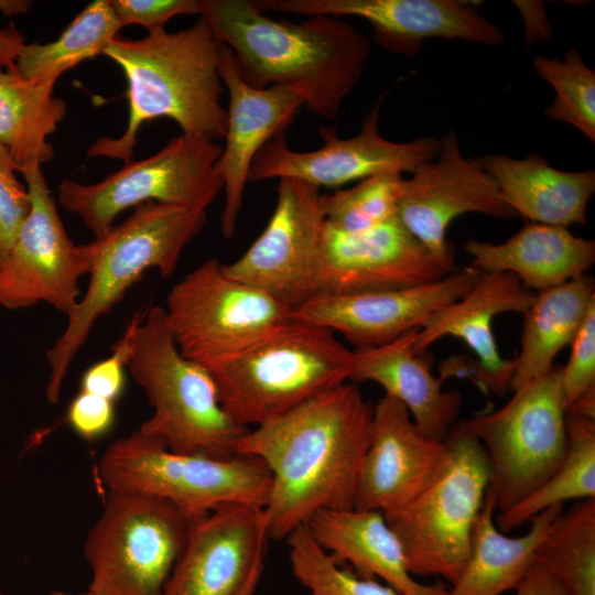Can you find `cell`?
Masks as SVG:
<instances>
[{"label":"cell","mask_w":595,"mask_h":595,"mask_svg":"<svg viewBox=\"0 0 595 595\" xmlns=\"http://www.w3.org/2000/svg\"><path fill=\"white\" fill-rule=\"evenodd\" d=\"M374 407L345 381L240 437L236 454L262 459L272 476L269 538L286 539L318 511L354 509Z\"/></svg>","instance_id":"cell-1"},{"label":"cell","mask_w":595,"mask_h":595,"mask_svg":"<svg viewBox=\"0 0 595 595\" xmlns=\"http://www.w3.org/2000/svg\"><path fill=\"white\" fill-rule=\"evenodd\" d=\"M199 17L230 48L248 85L289 87L328 120L358 85L371 52V41L339 18L275 20L250 0H202Z\"/></svg>","instance_id":"cell-2"},{"label":"cell","mask_w":595,"mask_h":595,"mask_svg":"<svg viewBox=\"0 0 595 595\" xmlns=\"http://www.w3.org/2000/svg\"><path fill=\"white\" fill-rule=\"evenodd\" d=\"M104 55L125 73L129 117L120 137H101L88 148V156L132 160L141 126L160 117L175 121L184 134L213 141L225 138L219 41L204 18L176 32L116 37Z\"/></svg>","instance_id":"cell-3"},{"label":"cell","mask_w":595,"mask_h":595,"mask_svg":"<svg viewBox=\"0 0 595 595\" xmlns=\"http://www.w3.org/2000/svg\"><path fill=\"white\" fill-rule=\"evenodd\" d=\"M206 210L145 202L123 221L86 244L88 285L64 332L46 351L50 367L46 400L56 404L63 382L96 322L107 314L142 278L156 269L166 278L176 269L184 247L203 229Z\"/></svg>","instance_id":"cell-4"},{"label":"cell","mask_w":595,"mask_h":595,"mask_svg":"<svg viewBox=\"0 0 595 595\" xmlns=\"http://www.w3.org/2000/svg\"><path fill=\"white\" fill-rule=\"evenodd\" d=\"M354 350L332 331L291 317L205 368L228 415L250 429L350 379Z\"/></svg>","instance_id":"cell-5"},{"label":"cell","mask_w":595,"mask_h":595,"mask_svg":"<svg viewBox=\"0 0 595 595\" xmlns=\"http://www.w3.org/2000/svg\"><path fill=\"white\" fill-rule=\"evenodd\" d=\"M128 369L153 408L139 428L142 433L175 453L236 454L249 429L224 410L209 371L181 354L164 307H148L136 331Z\"/></svg>","instance_id":"cell-6"},{"label":"cell","mask_w":595,"mask_h":595,"mask_svg":"<svg viewBox=\"0 0 595 595\" xmlns=\"http://www.w3.org/2000/svg\"><path fill=\"white\" fill-rule=\"evenodd\" d=\"M98 475L108 489L163 498L195 518L226 504L264 508L272 485L256 456L175 453L139 429L107 447Z\"/></svg>","instance_id":"cell-7"},{"label":"cell","mask_w":595,"mask_h":595,"mask_svg":"<svg viewBox=\"0 0 595 595\" xmlns=\"http://www.w3.org/2000/svg\"><path fill=\"white\" fill-rule=\"evenodd\" d=\"M447 461L436 479L385 520L398 538L412 575L441 576L451 585L464 569L489 485V463L464 422L443 439Z\"/></svg>","instance_id":"cell-8"},{"label":"cell","mask_w":595,"mask_h":595,"mask_svg":"<svg viewBox=\"0 0 595 595\" xmlns=\"http://www.w3.org/2000/svg\"><path fill=\"white\" fill-rule=\"evenodd\" d=\"M198 518V517H197ZM169 500L109 489L84 541L95 595H162L195 521Z\"/></svg>","instance_id":"cell-9"},{"label":"cell","mask_w":595,"mask_h":595,"mask_svg":"<svg viewBox=\"0 0 595 595\" xmlns=\"http://www.w3.org/2000/svg\"><path fill=\"white\" fill-rule=\"evenodd\" d=\"M566 403L561 366L513 391L500 409L464 422L489 463L488 489L505 511L531 495L567 452Z\"/></svg>","instance_id":"cell-10"},{"label":"cell","mask_w":595,"mask_h":595,"mask_svg":"<svg viewBox=\"0 0 595 595\" xmlns=\"http://www.w3.org/2000/svg\"><path fill=\"white\" fill-rule=\"evenodd\" d=\"M221 150L213 140L182 133L156 153L127 161L96 183L63 180L57 202L95 238L110 229L119 214L145 202L206 210L224 187L216 167Z\"/></svg>","instance_id":"cell-11"},{"label":"cell","mask_w":595,"mask_h":595,"mask_svg":"<svg viewBox=\"0 0 595 595\" xmlns=\"http://www.w3.org/2000/svg\"><path fill=\"white\" fill-rule=\"evenodd\" d=\"M165 315L181 354L206 367L291 320L292 309L208 259L176 282Z\"/></svg>","instance_id":"cell-12"},{"label":"cell","mask_w":595,"mask_h":595,"mask_svg":"<svg viewBox=\"0 0 595 595\" xmlns=\"http://www.w3.org/2000/svg\"><path fill=\"white\" fill-rule=\"evenodd\" d=\"M21 174L31 209L0 266V306L15 311L46 303L68 316L89 271L88 252L69 238L42 169Z\"/></svg>","instance_id":"cell-13"},{"label":"cell","mask_w":595,"mask_h":595,"mask_svg":"<svg viewBox=\"0 0 595 595\" xmlns=\"http://www.w3.org/2000/svg\"><path fill=\"white\" fill-rule=\"evenodd\" d=\"M383 96L354 137L339 138L336 128L320 127L323 143L314 151H295L288 145L284 132L277 134L253 159L248 182L294 178L318 188L338 187L380 173H412L434 160L440 140L433 137L393 142L381 136L379 113Z\"/></svg>","instance_id":"cell-14"},{"label":"cell","mask_w":595,"mask_h":595,"mask_svg":"<svg viewBox=\"0 0 595 595\" xmlns=\"http://www.w3.org/2000/svg\"><path fill=\"white\" fill-rule=\"evenodd\" d=\"M458 268L434 255L398 217L363 232H344L325 221L315 262V294H350L434 282Z\"/></svg>","instance_id":"cell-15"},{"label":"cell","mask_w":595,"mask_h":595,"mask_svg":"<svg viewBox=\"0 0 595 595\" xmlns=\"http://www.w3.org/2000/svg\"><path fill=\"white\" fill-rule=\"evenodd\" d=\"M320 188L280 178L277 204L264 230L223 271L292 309L314 295L313 277L325 216Z\"/></svg>","instance_id":"cell-16"},{"label":"cell","mask_w":595,"mask_h":595,"mask_svg":"<svg viewBox=\"0 0 595 595\" xmlns=\"http://www.w3.org/2000/svg\"><path fill=\"white\" fill-rule=\"evenodd\" d=\"M468 213L502 219L517 216L479 159H465L456 132L450 130L440 140L437 156L403 180L397 217L434 255L455 260L446 230Z\"/></svg>","instance_id":"cell-17"},{"label":"cell","mask_w":595,"mask_h":595,"mask_svg":"<svg viewBox=\"0 0 595 595\" xmlns=\"http://www.w3.org/2000/svg\"><path fill=\"white\" fill-rule=\"evenodd\" d=\"M263 12L306 17H358L372 26V40L383 50L414 57L425 40L441 37L497 46L500 28L485 19L476 2L457 0H256Z\"/></svg>","instance_id":"cell-18"},{"label":"cell","mask_w":595,"mask_h":595,"mask_svg":"<svg viewBox=\"0 0 595 595\" xmlns=\"http://www.w3.org/2000/svg\"><path fill=\"white\" fill-rule=\"evenodd\" d=\"M482 275L465 267L411 288L315 294L295 307L291 317L338 332L357 349L377 347L419 329L433 312L462 298Z\"/></svg>","instance_id":"cell-19"},{"label":"cell","mask_w":595,"mask_h":595,"mask_svg":"<svg viewBox=\"0 0 595 595\" xmlns=\"http://www.w3.org/2000/svg\"><path fill=\"white\" fill-rule=\"evenodd\" d=\"M447 455L444 440L423 434L407 407L385 394L374 407L354 509L383 516L402 510L436 479Z\"/></svg>","instance_id":"cell-20"},{"label":"cell","mask_w":595,"mask_h":595,"mask_svg":"<svg viewBox=\"0 0 595 595\" xmlns=\"http://www.w3.org/2000/svg\"><path fill=\"white\" fill-rule=\"evenodd\" d=\"M263 508L226 504L195 519L162 595H237L262 573Z\"/></svg>","instance_id":"cell-21"},{"label":"cell","mask_w":595,"mask_h":595,"mask_svg":"<svg viewBox=\"0 0 595 595\" xmlns=\"http://www.w3.org/2000/svg\"><path fill=\"white\" fill-rule=\"evenodd\" d=\"M218 68L229 95L226 143L216 164L225 193L220 230L229 239L236 231L253 159L267 142L284 132L303 100L289 87L259 89L248 85L239 74L232 52L220 42Z\"/></svg>","instance_id":"cell-22"},{"label":"cell","mask_w":595,"mask_h":595,"mask_svg":"<svg viewBox=\"0 0 595 595\" xmlns=\"http://www.w3.org/2000/svg\"><path fill=\"white\" fill-rule=\"evenodd\" d=\"M536 293L511 273H483L478 282L458 300L433 312L416 331L414 351L423 353L436 340L453 336L473 350L474 380L485 390L504 394L510 386L515 360L501 357L491 324L507 312L524 313Z\"/></svg>","instance_id":"cell-23"},{"label":"cell","mask_w":595,"mask_h":595,"mask_svg":"<svg viewBox=\"0 0 595 595\" xmlns=\"http://www.w3.org/2000/svg\"><path fill=\"white\" fill-rule=\"evenodd\" d=\"M470 266L482 273H511L538 292L583 274L595 262V241L567 227L527 223L501 244L469 239L464 245Z\"/></svg>","instance_id":"cell-24"},{"label":"cell","mask_w":595,"mask_h":595,"mask_svg":"<svg viewBox=\"0 0 595 595\" xmlns=\"http://www.w3.org/2000/svg\"><path fill=\"white\" fill-rule=\"evenodd\" d=\"M416 331L377 347L354 350L350 379L374 381L407 407L418 429L429 437L443 440L462 407L461 393L444 391L423 353L414 351Z\"/></svg>","instance_id":"cell-25"},{"label":"cell","mask_w":595,"mask_h":595,"mask_svg":"<svg viewBox=\"0 0 595 595\" xmlns=\"http://www.w3.org/2000/svg\"><path fill=\"white\" fill-rule=\"evenodd\" d=\"M306 527L332 558L351 564L361 577H379L400 595H448L444 585L414 580L402 547L381 512L322 510Z\"/></svg>","instance_id":"cell-26"},{"label":"cell","mask_w":595,"mask_h":595,"mask_svg":"<svg viewBox=\"0 0 595 595\" xmlns=\"http://www.w3.org/2000/svg\"><path fill=\"white\" fill-rule=\"evenodd\" d=\"M478 159L517 216L530 223L563 227L586 224L587 204L595 193L593 170H558L538 153L524 159L505 154Z\"/></svg>","instance_id":"cell-27"},{"label":"cell","mask_w":595,"mask_h":595,"mask_svg":"<svg viewBox=\"0 0 595 595\" xmlns=\"http://www.w3.org/2000/svg\"><path fill=\"white\" fill-rule=\"evenodd\" d=\"M496 508L495 497L487 488L469 556L448 595H501L516 588L534 565L539 544L563 512V504L553 505L530 520L526 534L511 538L495 526Z\"/></svg>","instance_id":"cell-28"},{"label":"cell","mask_w":595,"mask_h":595,"mask_svg":"<svg viewBox=\"0 0 595 595\" xmlns=\"http://www.w3.org/2000/svg\"><path fill=\"white\" fill-rule=\"evenodd\" d=\"M594 304V280L587 274L536 293L523 313L521 348L513 359L511 391L552 370L555 357L571 345Z\"/></svg>","instance_id":"cell-29"},{"label":"cell","mask_w":595,"mask_h":595,"mask_svg":"<svg viewBox=\"0 0 595 595\" xmlns=\"http://www.w3.org/2000/svg\"><path fill=\"white\" fill-rule=\"evenodd\" d=\"M53 89L23 78L17 68L0 67V144L20 173L54 156L47 138L66 116L67 104L54 97Z\"/></svg>","instance_id":"cell-30"},{"label":"cell","mask_w":595,"mask_h":595,"mask_svg":"<svg viewBox=\"0 0 595 595\" xmlns=\"http://www.w3.org/2000/svg\"><path fill=\"white\" fill-rule=\"evenodd\" d=\"M120 29L110 0L93 1L55 41L25 43L15 60L17 72L30 82L54 86L64 72L104 54Z\"/></svg>","instance_id":"cell-31"},{"label":"cell","mask_w":595,"mask_h":595,"mask_svg":"<svg viewBox=\"0 0 595 595\" xmlns=\"http://www.w3.org/2000/svg\"><path fill=\"white\" fill-rule=\"evenodd\" d=\"M566 430L564 461L537 490L497 516L502 532L530 521L553 505L595 498V420L567 412Z\"/></svg>","instance_id":"cell-32"},{"label":"cell","mask_w":595,"mask_h":595,"mask_svg":"<svg viewBox=\"0 0 595 595\" xmlns=\"http://www.w3.org/2000/svg\"><path fill=\"white\" fill-rule=\"evenodd\" d=\"M536 562L566 595H595V498L574 502L556 518L537 549Z\"/></svg>","instance_id":"cell-33"},{"label":"cell","mask_w":595,"mask_h":595,"mask_svg":"<svg viewBox=\"0 0 595 595\" xmlns=\"http://www.w3.org/2000/svg\"><path fill=\"white\" fill-rule=\"evenodd\" d=\"M532 65L555 93L553 102L544 111L545 117L573 126L595 143V72L585 64L581 53L570 47L563 61L538 55Z\"/></svg>","instance_id":"cell-34"},{"label":"cell","mask_w":595,"mask_h":595,"mask_svg":"<svg viewBox=\"0 0 595 595\" xmlns=\"http://www.w3.org/2000/svg\"><path fill=\"white\" fill-rule=\"evenodd\" d=\"M404 177L380 173L354 186L321 194L325 221L344 232H363L397 217Z\"/></svg>","instance_id":"cell-35"},{"label":"cell","mask_w":595,"mask_h":595,"mask_svg":"<svg viewBox=\"0 0 595 595\" xmlns=\"http://www.w3.org/2000/svg\"><path fill=\"white\" fill-rule=\"evenodd\" d=\"M293 574L309 595H400L377 578L361 577L342 569L312 537L306 526L285 539Z\"/></svg>","instance_id":"cell-36"},{"label":"cell","mask_w":595,"mask_h":595,"mask_svg":"<svg viewBox=\"0 0 595 595\" xmlns=\"http://www.w3.org/2000/svg\"><path fill=\"white\" fill-rule=\"evenodd\" d=\"M147 309L134 314L122 335L115 343L110 356L88 367L80 380V390L116 401L125 389V370L129 367L134 335L147 314Z\"/></svg>","instance_id":"cell-37"},{"label":"cell","mask_w":595,"mask_h":595,"mask_svg":"<svg viewBox=\"0 0 595 595\" xmlns=\"http://www.w3.org/2000/svg\"><path fill=\"white\" fill-rule=\"evenodd\" d=\"M17 172L9 151L0 144V266L31 209L28 187L19 181Z\"/></svg>","instance_id":"cell-38"},{"label":"cell","mask_w":595,"mask_h":595,"mask_svg":"<svg viewBox=\"0 0 595 595\" xmlns=\"http://www.w3.org/2000/svg\"><path fill=\"white\" fill-rule=\"evenodd\" d=\"M570 346L569 361L561 367L566 409L583 394L595 390V304L588 310Z\"/></svg>","instance_id":"cell-39"},{"label":"cell","mask_w":595,"mask_h":595,"mask_svg":"<svg viewBox=\"0 0 595 595\" xmlns=\"http://www.w3.org/2000/svg\"><path fill=\"white\" fill-rule=\"evenodd\" d=\"M110 3L121 28L141 25L148 33L164 31L176 15L202 12V0H110Z\"/></svg>","instance_id":"cell-40"},{"label":"cell","mask_w":595,"mask_h":595,"mask_svg":"<svg viewBox=\"0 0 595 595\" xmlns=\"http://www.w3.org/2000/svg\"><path fill=\"white\" fill-rule=\"evenodd\" d=\"M115 419L113 401L82 390L72 399L66 410L67 424L86 441H95L106 435Z\"/></svg>","instance_id":"cell-41"},{"label":"cell","mask_w":595,"mask_h":595,"mask_svg":"<svg viewBox=\"0 0 595 595\" xmlns=\"http://www.w3.org/2000/svg\"><path fill=\"white\" fill-rule=\"evenodd\" d=\"M513 4L524 21L527 45L549 41L551 26L544 3L541 1H513Z\"/></svg>","instance_id":"cell-42"},{"label":"cell","mask_w":595,"mask_h":595,"mask_svg":"<svg viewBox=\"0 0 595 595\" xmlns=\"http://www.w3.org/2000/svg\"><path fill=\"white\" fill-rule=\"evenodd\" d=\"M515 589V595H566L561 584L537 562Z\"/></svg>","instance_id":"cell-43"},{"label":"cell","mask_w":595,"mask_h":595,"mask_svg":"<svg viewBox=\"0 0 595 595\" xmlns=\"http://www.w3.org/2000/svg\"><path fill=\"white\" fill-rule=\"evenodd\" d=\"M24 44V36L14 24L0 28V67L14 69L18 53Z\"/></svg>","instance_id":"cell-44"},{"label":"cell","mask_w":595,"mask_h":595,"mask_svg":"<svg viewBox=\"0 0 595 595\" xmlns=\"http://www.w3.org/2000/svg\"><path fill=\"white\" fill-rule=\"evenodd\" d=\"M31 6L29 0H0V12L6 17L23 14Z\"/></svg>","instance_id":"cell-45"},{"label":"cell","mask_w":595,"mask_h":595,"mask_svg":"<svg viewBox=\"0 0 595 595\" xmlns=\"http://www.w3.org/2000/svg\"><path fill=\"white\" fill-rule=\"evenodd\" d=\"M261 574L253 575L237 595H253Z\"/></svg>","instance_id":"cell-46"},{"label":"cell","mask_w":595,"mask_h":595,"mask_svg":"<svg viewBox=\"0 0 595 595\" xmlns=\"http://www.w3.org/2000/svg\"><path fill=\"white\" fill-rule=\"evenodd\" d=\"M47 595H95V594L91 593L90 591L74 594V593H68V592L61 591V589H54V591L50 592Z\"/></svg>","instance_id":"cell-47"},{"label":"cell","mask_w":595,"mask_h":595,"mask_svg":"<svg viewBox=\"0 0 595 595\" xmlns=\"http://www.w3.org/2000/svg\"><path fill=\"white\" fill-rule=\"evenodd\" d=\"M0 595H4V594L0 592Z\"/></svg>","instance_id":"cell-48"}]
</instances>
